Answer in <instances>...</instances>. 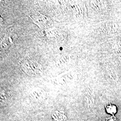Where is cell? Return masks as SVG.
Masks as SVG:
<instances>
[{
  "instance_id": "4",
  "label": "cell",
  "mask_w": 121,
  "mask_h": 121,
  "mask_svg": "<svg viewBox=\"0 0 121 121\" xmlns=\"http://www.w3.org/2000/svg\"><path fill=\"white\" fill-rule=\"evenodd\" d=\"M17 35L13 32L9 31L4 35L0 43L1 50H5L11 45L16 40Z\"/></svg>"
},
{
  "instance_id": "6",
  "label": "cell",
  "mask_w": 121,
  "mask_h": 121,
  "mask_svg": "<svg viewBox=\"0 0 121 121\" xmlns=\"http://www.w3.org/2000/svg\"><path fill=\"white\" fill-rule=\"evenodd\" d=\"M56 79H59V83H65L70 80V73L66 72L57 77Z\"/></svg>"
},
{
  "instance_id": "3",
  "label": "cell",
  "mask_w": 121,
  "mask_h": 121,
  "mask_svg": "<svg viewBox=\"0 0 121 121\" xmlns=\"http://www.w3.org/2000/svg\"><path fill=\"white\" fill-rule=\"evenodd\" d=\"M43 35L46 41L50 43H58L64 39L63 33L55 28L44 30Z\"/></svg>"
},
{
  "instance_id": "7",
  "label": "cell",
  "mask_w": 121,
  "mask_h": 121,
  "mask_svg": "<svg viewBox=\"0 0 121 121\" xmlns=\"http://www.w3.org/2000/svg\"><path fill=\"white\" fill-rule=\"evenodd\" d=\"M59 59V60L56 61V64L59 66H61L65 64L68 61V60H69V57L65 55L61 57Z\"/></svg>"
},
{
  "instance_id": "1",
  "label": "cell",
  "mask_w": 121,
  "mask_h": 121,
  "mask_svg": "<svg viewBox=\"0 0 121 121\" xmlns=\"http://www.w3.org/2000/svg\"><path fill=\"white\" fill-rule=\"evenodd\" d=\"M19 64L23 72L31 76L40 74L43 70L41 64L34 58L26 57L20 60Z\"/></svg>"
},
{
  "instance_id": "2",
  "label": "cell",
  "mask_w": 121,
  "mask_h": 121,
  "mask_svg": "<svg viewBox=\"0 0 121 121\" xmlns=\"http://www.w3.org/2000/svg\"><path fill=\"white\" fill-rule=\"evenodd\" d=\"M28 15L34 23L43 30L47 29L48 27L52 23V22L48 17L36 10L30 11Z\"/></svg>"
},
{
  "instance_id": "5",
  "label": "cell",
  "mask_w": 121,
  "mask_h": 121,
  "mask_svg": "<svg viewBox=\"0 0 121 121\" xmlns=\"http://www.w3.org/2000/svg\"><path fill=\"white\" fill-rule=\"evenodd\" d=\"M31 97L35 100H40L43 99L45 95L44 91L40 88H35L32 90L30 92Z\"/></svg>"
},
{
  "instance_id": "8",
  "label": "cell",
  "mask_w": 121,
  "mask_h": 121,
  "mask_svg": "<svg viewBox=\"0 0 121 121\" xmlns=\"http://www.w3.org/2000/svg\"><path fill=\"white\" fill-rule=\"evenodd\" d=\"M106 109L107 111L110 113H113L116 112V107L112 104H110L107 106Z\"/></svg>"
}]
</instances>
